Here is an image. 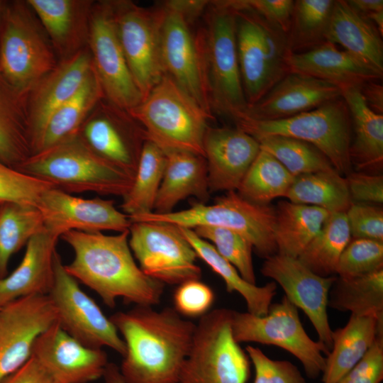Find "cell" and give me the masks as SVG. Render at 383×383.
Returning <instances> with one entry per match:
<instances>
[{
    "label": "cell",
    "instance_id": "9a60e30c",
    "mask_svg": "<svg viewBox=\"0 0 383 383\" xmlns=\"http://www.w3.org/2000/svg\"><path fill=\"white\" fill-rule=\"evenodd\" d=\"M88 48L104 98L127 111L137 106L143 96L133 78L122 50L110 1L94 4Z\"/></svg>",
    "mask_w": 383,
    "mask_h": 383
},
{
    "label": "cell",
    "instance_id": "1f68e13d",
    "mask_svg": "<svg viewBox=\"0 0 383 383\" xmlns=\"http://www.w3.org/2000/svg\"><path fill=\"white\" fill-rule=\"evenodd\" d=\"M381 331L383 318L351 314L344 327L333 331L323 383H338L362 359Z\"/></svg>",
    "mask_w": 383,
    "mask_h": 383
},
{
    "label": "cell",
    "instance_id": "484cf974",
    "mask_svg": "<svg viewBox=\"0 0 383 383\" xmlns=\"http://www.w3.org/2000/svg\"><path fill=\"white\" fill-rule=\"evenodd\" d=\"M59 238L44 229L29 240L20 264L0 279V308L20 298L49 294L54 284Z\"/></svg>",
    "mask_w": 383,
    "mask_h": 383
},
{
    "label": "cell",
    "instance_id": "4316f807",
    "mask_svg": "<svg viewBox=\"0 0 383 383\" xmlns=\"http://www.w3.org/2000/svg\"><path fill=\"white\" fill-rule=\"evenodd\" d=\"M290 72H297L331 82L340 89L359 87L373 80H380L383 73L338 45L326 41L303 52L292 53Z\"/></svg>",
    "mask_w": 383,
    "mask_h": 383
},
{
    "label": "cell",
    "instance_id": "680465c9",
    "mask_svg": "<svg viewBox=\"0 0 383 383\" xmlns=\"http://www.w3.org/2000/svg\"><path fill=\"white\" fill-rule=\"evenodd\" d=\"M8 3L4 1L0 0V35L3 27V23L4 19V16L6 10Z\"/></svg>",
    "mask_w": 383,
    "mask_h": 383
},
{
    "label": "cell",
    "instance_id": "9c48e42d",
    "mask_svg": "<svg viewBox=\"0 0 383 383\" xmlns=\"http://www.w3.org/2000/svg\"><path fill=\"white\" fill-rule=\"evenodd\" d=\"M232 310L216 309L200 317L178 383H246L250 360L235 340Z\"/></svg>",
    "mask_w": 383,
    "mask_h": 383
},
{
    "label": "cell",
    "instance_id": "2e32d148",
    "mask_svg": "<svg viewBox=\"0 0 383 383\" xmlns=\"http://www.w3.org/2000/svg\"><path fill=\"white\" fill-rule=\"evenodd\" d=\"M161 57L165 74L170 77L206 112L212 115L209 99L199 30L171 1L162 3Z\"/></svg>",
    "mask_w": 383,
    "mask_h": 383
},
{
    "label": "cell",
    "instance_id": "7a4b0ae2",
    "mask_svg": "<svg viewBox=\"0 0 383 383\" xmlns=\"http://www.w3.org/2000/svg\"><path fill=\"white\" fill-rule=\"evenodd\" d=\"M74 252L64 265L77 282L96 292L109 308L121 299L135 306L158 304L165 284L140 270L129 246V229L116 235L70 231L60 237Z\"/></svg>",
    "mask_w": 383,
    "mask_h": 383
},
{
    "label": "cell",
    "instance_id": "ee69618b",
    "mask_svg": "<svg viewBox=\"0 0 383 383\" xmlns=\"http://www.w3.org/2000/svg\"><path fill=\"white\" fill-rule=\"evenodd\" d=\"M192 229L211 243L245 281L256 284L252 257L253 247L245 237L234 231L216 226H200Z\"/></svg>",
    "mask_w": 383,
    "mask_h": 383
},
{
    "label": "cell",
    "instance_id": "7bdbcfd3",
    "mask_svg": "<svg viewBox=\"0 0 383 383\" xmlns=\"http://www.w3.org/2000/svg\"><path fill=\"white\" fill-rule=\"evenodd\" d=\"M253 138L260 149L275 157L294 177L334 168L323 153L304 140L279 135Z\"/></svg>",
    "mask_w": 383,
    "mask_h": 383
},
{
    "label": "cell",
    "instance_id": "52a82bcc",
    "mask_svg": "<svg viewBox=\"0 0 383 383\" xmlns=\"http://www.w3.org/2000/svg\"><path fill=\"white\" fill-rule=\"evenodd\" d=\"M131 223L153 221L194 228L216 226L239 233L265 259L277 253L274 240L275 209L250 202L236 191H229L213 204L194 203L189 209L160 214L154 212L129 217Z\"/></svg>",
    "mask_w": 383,
    "mask_h": 383
},
{
    "label": "cell",
    "instance_id": "5b68a950",
    "mask_svg": "<svg viewBox=\"0 0 383 383\" xmlns=\"http://www.w3.org/2000/svg\"><path fill=\"white\" fill-rule=\"evenodd\" d=\"M128 112L144 129L147 139L162 149L204 157V138L213 116L167 75Z\"/></svg>",
    "mask_w": 383,
    "mask_h": 383
},
{
    "label": "cell",
    "instance_id": "603a6c76",
    "mask_svg": "<svg viewBox=\"0 0 383 383\" xmlns=\"http://www.w3.org/2000/svg\"><path fill=\"white\" fill-rule=\"evenodd\" d=\"M210 192L236 191L260 150L259 143L238 127H208L203 142Z\"/></svg>",
    "mask_w": 383,
    "mask_h": 383
},
{
    "label": "cell",
    "instance_id": "4fadbf2b",
    "mask_svg": "<svg viewBox=\"0 0 383 383\" xmlns=\"http://www.w3.org/2000/svg\"><path fill=\"white\" fill-rule=\"evenodd\" d=\"M128 243L143 272L163 284L179 285L201 277L196 252L175 225L133 222Z\"/></svg>",
    "mask_w": 383,
    "mask_h": 383
},
{
    "label": "cell",
    "instance_id": "8d00e7d4",
    "mask_svg": "<svg viewBox=\"0 0 383 383\" xmlns=\"http://www.w3.org/2000/svg\"><path fill=\"white\" fill-rule=\"evenodd\" d=\"M165 164V150L146 139L132 186L123 197L121 208L128 218L153 212Z\"/></svg>",
    "mask_w": 383,
    "mask_h": 383
},
{
    "label": "cell",
    "instance_id": "f6af8a7d",
    "mask_svg": "<svg viewBox=\"0 0 383 383\" xmlns=\"http://www.w3.org/2000/svg\"><path fill=\"white\" fill-rule=\"evenodd\" d=\"M383 270V242L351 238L336 269L338 277L350 279Z\"/></svg>",
    "mask_w": 383,
    "mask_h": 383
},
{
    "label": "cell",
    "instance_id": "ab89813d",
    "mask_svg": "<svg viewBox=\"0 0 383 383\" xmlns=\"http://www.w3.org/2000/svg\"><path fill=\"white\" fill-rule=\"evenodd\" d=\"M44 229L36 206L14 202L0 204V279L8 274L11 256Z\"/></svg>",
    "mask_w": 383,
    "mask_h": 383
},
{
    "label": "cell",
    "instance_id": "9f6ffc18",
    "mask_svg": "<svg viewBox=\"0 0 383 383\" xmlns=\"http://www.w3.org/2000/svg\"><path fill=\"white\" fill-rule=\"evenodd\" d=\"M347 1L354 9L365 17L373 13L383 11L382 0H350Z\"/></svg>",
    "mask_w": 383,
    "mask_h": 383
},
{
    "label": "cell",
    "instance_id": "30bf717a",
    "mask_svg": "<svg viewBox=\"0 0 383 383\" xmlns=\"http://www.w3.org/2000/svg\"><path fill=\"white\" fill-rule=\"evenodd\" d=\"M52 43L27 1L8 3L0 35V70L28 94L58 64Z\"/></svg>",
    "mask_w": 383,
    "mask_h": 383
},
{
    "label": "cell",
    "instance_id": "816d5d0a",
    "mask_svg": "<svg viewBox=\"0 0 383 383\" xmlns=\"http://www.w3.org/2000/svg\"><path fill=\"white\" fill-rule=\"evenodd\" d=\"M228 1L235 9H245L255 12L287 33H288L294 1L231 0Z\"/></svg>",
    "mask_w": 383,
    "mask_h": 383
},
{
    "label": "cell",
    "instance_id": "7c38bea8",
    "mask_svg": "<svg viewBox=\"0 0 383 383\" xmlns=\"http://www.w3.org/2000/svg\"><path fill=\"white\" fill-rule=\"evenodd\" d=\"M110 2L122 50L144 98L165 75L161 57L162 4L146 8L131 1Z\"/></svg>",
    "mask_w": 383,
    "mask_h": 383
},
{
    "label": "cell",
    "instance_id": "f907efd6",
    "mask_svg": "<svg viewBox=\"0 0 383 383\" xmlns=\"http://www.w3.org/2000/svg\"><path fill=\"white\" fill-rule=\"evenodd\" d=\"M383 379V331L362 359L338 383H380Z\"/></svg>",
    "mask_w": 383,
    "mask_h": 383
},
{
    "label": "cell",
    "instance_id": "11a10c76",
    "mask_svg": "<svg viewBox=\"0 0 383 383\" xmlns=\"http://www.w3.org/2000/svg\"><path fill=\"white\" fill-rule=\"evenodd\" d=\"M360 91L369 108L383 115V86L380 80L366 82L360 87Z\"/></svg>",
    "mask_w": 383,
    "mask_h": 383
},
{
    "label": "cell",
    "instance_id": "b9f144b4",
    "mask_svg": "<svg viewBox=\"0 0 383 383\" xmlns=\"http://www.w3.org/2000/svg\"><path fill=\"white\" fill-rule=\"evenodd\" d=\"M334 0L294 1L289 31L292 53L309 50L326 42Z\"/></svg>",
    "mask_w": 383,
    "mask_h": 383
},
{
    "label": "cell",
    "instance_id": "6f0895ef",
    "mask_svg": "<svg viewBox=\"0 0 383 383\" xmlns=\"http://www.w3.org/2000/svg\"><path fill=\"white\" fill-rule=\"evenodd\" d=\"M103 379L104 383H124L118 366L112 362H109L107 365Z\"/></svg>",
    "mask_w": 383,
    "mask_h": 383
},
{
    "label": "cell",
    "instance_id": "cb8c5ba5",
    "mask_svg": "<svg viewBox=\"0 0 383 383\" xmlns=\"http://www.w3.org/2000/svg\"><path fill=\"white\" fill-rule=\"evenodd\" d=\"M341 94V89L331 82L289 72L239 118L257 121L287 118L313 110L340 97Z\"/></svg>",
    "mask_w": 383,
    "mask_h": 383
},
{
    "label": "cell",
    "instance_id": "bcb514c9",
    "mask_svg": "<svg viewBox=\"0 0 383 383\" xmlns=\"http://www.w3.org/2000/svg\"><path fill=\"white\" fill-rule=\"evenodd\" d=\"M50 183L24 174L0 161V203L36 206Z\"/></svg>",
    "mask_w": 383,
    "mask_h": 383
},
{
    "label": "cell",
    "instance_id": "277c9868",
    "mask_svg": "<svg viewBox=\"0 0 383 383\" xmlns=\"http://www.w3.org/2000/svg\"><path fill=\"white\" fill-rule=\"evenodd\" d=\"M206 9L199 35L211 109L235 121L248 107L238 58L235 10L228 1L210 2Z\"/></svg>",
    "mask_w": 383,
    "mask_h": 383
},
{
    "label": "cell",
    "instance_id": "3957f363",
    "mask_svg": "<svg viewBox=\"0 0 383 383\" xmlns=\"http://www.w3.org/2000/svg\"><path fill=\"white\" fill-rule=\"evenodd\" d=\"M16 170L69 194L123 197L133 180L92 150L79 133L31 155Z\"/></svg>",
    "mask_w": 383,
    "mask_h": 383
},
{
    "label": "cell",
    "instance_id": "d6986e66",
    "mask_svg": "<svg viewBox=\"0 0 383 383\" xmlns=\"http://www.w3.org/2000/svg\"><path fill=\"white\" fill-rule=\"evenodd\" d=\"M260 271L279 284L284 296L304 312L317 333L318 341L330 352L333 331L330 326L327 307L329 292L337 277H321L297 257L279 253L266 258Z\"/></svg>",
    "mask_w": 383,
    "mask_h": 383
},
{
    "label": "cell",
    "instance_id": "d4e9b609",
    "mask_svg": "<svg viewBox=\"0 0 383 383\" xmlns=\"http://www.w3.org/2000/svg\"><path fill=\"white\" fill-rule=\"evenodd\" d=\"M46 32L58 60L88 47L90 0H27Z\"/></svg>",
    "mask_w": 383,
    "mask_h": 383
},
{
    "label": "cell",
    "instance_id": "c3c4849f",
    "mask_svg": "<svg viewBox=\"0 0 383 383\" xmlns=\"http://www.w3.org/2000/svg\"><path fill=\"white\" fill-rule=\"evenodd\" d=\"M215 295L212 289L199 279H191L178 285L174 292V309L181 316H202L210 311Z\"/></svg>",
    "mask_w": 383,
    "mask_h": 383
},
{
    "label": "cell",
    "instance_id": "ba28073f",
    "mask_svg": "<svg viewBox=\"0 0 383 383\" xmlns=\"http://www.w3.org/2000/svg\"><path fill=\"white\" fill-rule=\"evenodd\" d=\"M234 122L252 137L279 135L307 142L323 153L340 174L352 172V123L342 96L287 118L257 121L240 117Z\"/></svg>",
    "mask_w": 383,
    "mask_h": 383
},
{
    "label": "cell",
    "instance_id": "60d3db41",
    "mask_svg": "<svg viewBox=\"0 0 383 383\" xmlns=\"http://www.w3.org/2000/svg\"><path fill=\"white\" fill-rule=\"evenodd\" d=\"M294 179L275 157L260 149L236 192L250 202L268 205L277 197H285Z\"/></svg>",
    "mask_w": 383,
    "mask_h": 383
},
{
    "label": "cell",
    "instance_id": "ffe728a7",
    "mask_svg": "<svg viewBox=\"0 0 383 383\" xmlns=\"http://www.w3.org/2000/svg\"><path fill=\"white\" fill-rule=\"evenodd\" d=\"M37 208L45 229L58 238L70 231L120 233L131 225L128 216L116 209L113 200L83 199L54 187L43 194Z\"/></svg>",
    "mask_w": 383,
    "mask_h": 383
},
{
    "label": "cell",
    "instance_id": "6da1fadb",
    "mask_svg": "<svg viewBox=\"0 0 383 383\" xmlns=\"http://www.w3.org/2000/svg\"><path fill=\"white\" fill-rule=\"evenodd\" d=\"M109 318L126 345L118 367L124 383H178L195 323L174 308L151 306H135Z\"/></svg>",
    "mask_w": 383,
    "mask_h": 383
},
{
    "label": "cell",
    "instance_id": "4dcf8cb0",
    "mask_svg": "<svg viewBox=\"0 0 383 383\" xmlns=\"http://www.w3.org/2000/svg\"><path fill=\"white\" fill-rule=\"evenodd\" d=\"M28 95L13 87L0 70V161L14 169L33 152Z\"/></svg>",
    "mask_w": 383,
    "mask_h": 383
},
{
    "label": "cell",
    "instance_id": "91938a15",
    "mask_svg": "<svg viewBox=\"0 0 383 383\" xmlns=\"http://www.w3.org/2000/svg\"><path fill=\"white\" fill-rule=\"evenodd\" d=\"M1 204V203H0V204Z\"/></svg>",
    "mask_w": 383,
    "mask_h": 383
},
{
    "label": "cell",
    "instance_id": "f546056e",
    "mask_svg": "<svg viewBox=\"0 0 383 383\" xmlns=\"http://www.w3.org/2000/svg\"><path fill=\"white\" fill-rule=\"evenodd\" d=\"M351 118L350 157L358 172H378L383 164V115L372 111L359 87L341 89Z\"/></svg>",
    "mask_w": 383,
    "mask_h": 383
},
{
    "label": "cell",
    "instance_id": "8fae6325",
    "mask_svg": "<svg viewBox=\"0 0 383 383\" xmlns=\"http://www.w3.org/2000/svg\"><path fill=\"white\" fill-rule=\"evenodd\" d=\"M231 326L238 343H257L284 349L303 365L306 375L316 379L323 373L329 351L319 341L313 340L300 321L298 309L284 296L272 304L264 316L232 310Z\"/></svg>",
    "mask_w": 383,
    "mask_h": 383
},
{
    "label": "cell",
    "instance_id": "f5cc1de1",
    "mask_svg": "<svg viewBox=\"0 0 383 383\" xmlns=\"http://www.w3.org/2000/svg\"><path fill=\"white\" fill-rule=\"evenodd\" d=\"M352 202L382 204L383 176L365 172H351L345 177Z\"/></svg>",
    "mask_w": 383,
    "mask_h": 383
},
{
    "label": "cell",
    "instance_id": "db71d44e",
    "mask_svg": "<svg viewBox=\"0 0 383 383\" xmlns=\"http://www.w3.org/2000/svg\"><path fill=\"white\" fill-rule=\"evenodd\" d=\"M3 383H52L51 377L33 357Z\"/></svg>",
    "mask_w": 383,
    "mask_h": 383
},
{
    "label": "cell",
    "instance_id": "44dd1931",
    "mask_svg": "<svg viewBox=\"0 0 383 383\" xmlns=\"http://www.w3.org/2000/svg\"><path fill=\"white\" fill-rule=\"evenodd\" d=\"M52 383H91L103 378L109 364L104 349L82 344L55 322L36 339L32 355Z\"/></svg>",
    "mask_w": 383,
    "mask_h": 383
},
{
    "label": "cell",
    "instance_id": "7402d4cb",
    "mask_svg": "<svg viewBox=\"0 0 383 383\" xmlns=\"http://www.w3.org/2000/svg\"><path fill=\"white\" fill-rule=\"evenodd\" d=\"M93 70L87 47L59 61L29 91L27 104L33 152L49 118L80 89Z\"/></svg>",
    "mask_w": 383,
    "mask_h": 383
},
{
    "label": "cell",
    "instance_id": "83f0119b",
    "mask_svg": "<svg viewBox=\"0 0 383 383\" xmlns=\"http://www.w3.org/2000/svg\"><path fill=\"white\" fill-rule=\"evenodd\" d=\"M165 152L166 164L153 212L171 213L179 201L189 196L204 204L210 194L205 157L182 150Z\"/></svg>",
    "mask_w": 383,
    "mask_h": 383
},
{
    "label": "cell",
    "instance_id": "681fc988",
    "mask_svg": "<svg viewBox=\"0 0 383 383\" xmlns=\"http://www.w3.org/2000/svg\"><path fill=\"white\" fill-rule=\"evenodd\" d=\"M351 238L383 242V211L370 204L352 202L345 211Z\"/></svg>",
    "mask_w": 383,
    "mask_h": 383
},
{
    "label": "cell",
    "instance_id": "f1b7e54d",
    "mask_svg": "<svg viewBox=\"0 0 383 383\" xmlns=\"http://www.w3.org/2000/svg\"><path fill=\"white\" fill-rule=\"evenodd\" d=\"M326 40L383 73L382 36L374 25L347 1L335 0Z\"/></svg>",
    "mask_w": 383,
    "mask_h": 383
},
{
    "label": "cell",
    "instance_id": "d590c367",
    "mask_svg": "<svg viewBox=\"0 0 383 383\" xmlns=\"http://www.w3.org/2000/svg\"><path fill=\"white\" fill-rule=\"evenodd\" d=\"M285 197L329 213L345 212L352 203L345 178L334 168L294 177Z\"/></svg>",
    "mask_w": 383,
    "mask_h": 383
},
{
    "label": "cell",
    "instance_id": "e0dca14e",
    "mask_svg": "<svg viewBox=\"0 0 383 383\" xmlns=\"http://www.w3.org/2000/svg\"><path fill=\"white\" fill-rule=\"evenodd\" d=\"M78 133L96 154L134 177L147 137L127 110L104 98Z\"/></svg>",
    "mask_w": 383,
    "mask_h": 383
},
{
    "label": "cell",
    "instance_id": "e575fe53",
    "mask_svg": "<svg viewBox=\"0 0 383 383\" xmlns=\"http://www.w3.org/2000/svg\"><path fill=\"white\" fill-rule=\"evenodd\" d=\"M104 98L102 88L93 70L80 89L49 118L33 154L78 133L89 113Z\"/></svg>",
    "mask_w": 383,
    "mask_h": 383
},
{
    "label": "cell",
    "instance_id": "d6a6232c",
    "mask_svg": "<svg viewBox=\"0 0 383 383\" xmlns=\"http://www.w3.org/2000/svg\"><path fill=\"white\" fill-rule=\"evenodd\" d=\"M178 227L198 258L201 259L223 279L226 291L229 293L238 292L244 299L248 312L255 316L267 313L277 293V284L274 282L262 287L248 282L233 265L224 259L211 243L199 237L193 229Z\"/></svg>",
    "mask_w": 383,
    "mask_h": 383
},
{
    "label": "cell",
    "instance_id": "8992f818",
    "mask_svg": "<svg viewBox=\"0 0 383 383\" xmlns=\"http://www.w3.org/2000/svg\"><path fill=\"white\" fill-rule=\"evenodd\" d=\"M235 10L240 73L249 107L290 72L292 52L282 29L255 12Z\"/></svg>",
    "mask_w": 383,
    "mask_h": 383
},
{
    "label": "cell",
    "instance_id": "836d02e7",
    "mask_svg": "<svg viewBox=\"0 0 383 383\" xmlns=\"http://www.w3.org/2000/svg\"><path fill=\"white\" fill-rule=\"evenodd\" d=\"M329 212L321 208L282 201L275 208L277 253L298 257L318 233Z\"/></svg>",
    "mask_w": 383,
    "mask_h": 383
},
{
    "label": "cell",
    "instance_id": "ac0fdd59",
    "mask_svg": "<svg viewBox=\"0 0 383 383\" xmlns=\"http://www.w3.org/2000/svg\"><path fill=\"white\" fill-rule=\"evenodd\" d=\"M57 319L48 295L20 298L0 308V383L31 357L36 339Z\"/></svg>",
    "mask_w": 383,
    "mask_h": 383
},
{
    "label": "cell",
    "instance_id": "74e56055",
    "mask_svg": "<svg viewBox=\"0 0 383 383\" xmlns=\"http://www.w3.org/2000/svg\"><path fill=\"white\" fill-rule=\"evenodd\" d=\"M350 240L345 212L330 213L318 233L297 258L321 277L334 276L340 255Z\"/></svg>",
    "mask_w": 383,
    "mask_h": 383
},
{
    "label": "cell",
    "instance_id": "5bb4252c",
    "mask_svg": "<svg viewBox=\"0 0 383 383\" xmlns=\"http://www.w3.org/2000/svg\"><path fill=\"white\" fill-rule=\"evenodd\" d=\"M48 296L56 309L58 324L70 335L85 346L107 347L121 357L124 355L125 343L110 318L67 272L57 252L54 284Z\"/></svg>",
    "mask_w": 383,
    "mask_h": 383
},
{
    "label": "cell",
    "instance_id": "f35d334b",
    "mask_svg": "<svg viewBox=\"0 0 383 383\" xmlns=\"http://www.w3.org/2000/svg\"><path fill=\"white\" fill-rule=\"evenodd\" d=\"M328 306L356 316L383 318V270L350 279L336 277Z\"/></svg>",
    "mask_w": 383,
    "mask_h": 383
},
{
    "label": "cell",
    "instance_id": "7dc6e473",
    "mask_svg": "<svg viewBox=\"0 0 383 383\" xmlns=\"http://www.w3.org/2000/svg\"><path fill=\"white\" fill-rule=\"evenodd\" d=\"M245 351L255 368L253 383H306L291 362L272 360L259 348L251 345L247 346Z\"/></svg>",
    "mask_w": 383,
    "mask_h": 383
}]
</instances>
